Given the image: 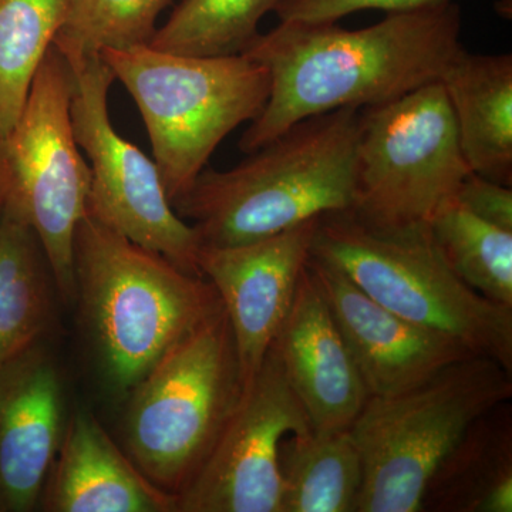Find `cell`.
Instances as JSON below:
<instances>
[{"instance_id":"44dd1931","label":"cell","mask_w":512,"mask_h":512,"mask_svg":"<svg viewBox=\"0 0 512 512\" xmlns=\"http://www.w3.org/2000/svg\"><path fill=\"white\" fill-rule=\"evenodd\" d=\"M67 6L69 0H0V140L19 119Z\"/></svg>"},{"instance_id":"8992f818","label":"cell","mask_w":512,"mask_h":512,"mask_svg":"<svg viewBox=\"0 0 512 512\" xmlns=\"http://www.w3.org/2000/svg\"><path fill=\"white\" fill-rule=\"evenodd\" d=\"M136 101L171 205L235 128L254 121L271 80L245 55L198 57L150 46L100 53Z\"/></svg>"},{"instance_id":"277c9868","label":"cell","mask_w":512,"mask_h":512,"mask_svg":"<svg viewBox=\"0 0 512 512\" xmlns=\"http://www.w3.org/2000/svg\"><path fill=\"white\" fill-rule=\"evenodd\" d=\"M311 255L400 318L512 373V306L464 284L444 261L430 228L382 231L350 210L330 212L320 217Z\"/></svg>"},{"instance_id":"4fadbf2b","label":"cell","mask_w":512,"mask_h":512,"mask_svg":"<svg viewBox=\"0 0 512 512\" xmlns=\"http://www.w3.org/2000/svg\"><path fill=\"white\" fill-rule=\"evenodd\" d=\"M306 265L369 397L406 392L451 363L476 356L453 339L420 328L373 301L335 266L312 255Z\"/></svg>"},{"instance_id":"5b68a950","label":"cell","mask_w":512,"mask_h":512,"mask_svg":"<svg viewBox=\"0 0 512 512\" xmlns=\"http://www.w3.org/2000/svg\"><path fill=\"white\" fill-rule=\"evenodd\" d=\"M511 373L484 356L389 397H369L349 427L363 483L356 512H420L431 478L474 421L510 402Z\"/></svg>"},{"instance_id":"4316f807","label":"cell","mask_w":512,"mask_h":512,"mask_svg":"<svg viewBox=\"0 0 512 512\" xmlns=\"http://www.w3.org/2000/svg\"><path fill=\"white\" fill-rule=\"evenodd\" d=\"M495 10L504 19L512 18V0H495Z\"/></svg>"},{"instance_id":"d4e9b609","label":"cell","mask_w":512,"mask_h":512,"mask_svg":"<svg viewBox=\"0 0 512 512\" xmlns=\"http://www.w3.org/2000/svg\"><path fill=\"white\" fill-rule=\"evenodd\" d=\"M448 2L453 0H278L274 13L279 22H338L360 10L407 12Z\"/></svg>"},{"instance_id":"52a82bcc","label":"cell","mask_w":512,"mask_h":512,"mask_svg":"<svg viewBox=\"0 0 512 512\" xmlns=\"http://www.w3.org/2000/svg\"><path fill=\"white\" fill-rule=\"evenodd\" d=\"M242 392L234 333L222 306L128 393V457L151 483L177 497L210 456Z\"/></svg>"},{"instance_id":"5bb4252c","label":"cell","mask_w":512,"mask_h":512,"mask_svg":"<svg viewBox=\"0 0 512 512\" xmlns=\"http://www.w3.org/2000/svg\"><path fill=\"white\" fill-rule=\"evenodd\" d=\"M64 427L62 377L43 342L0 365V512L36 507Z\"/></svg>"},{"instance_id":"7a4b0ae2","label":"cell","mask_w":512,"mask_h":512,"mask_svg":"<svg viewBox=\"0 0 512 512\" xmlns=\"http://www.w3.org/2000/svg\"><path fill=\"white\" fill-rule=\"evenodd\" d=\"M359 111L309 117L231 170L204 168L173 202L175 214L201 245L231 247L352 210Z\"/></svg>"},{"instance_id":"ac0fdd59","label":"cell","mask_w":512,"mask_h":512,"mask_svg":"<svg viewBox=\"0 0 512 512\" xmlns=\"http://www.w3.org/2000/svg\"><path fill=\"white\" fill-rule=\"evenodd\" d=\"M423 511H512L510 403L474 421L431 478Z\"/></svg>"},{"instance_id":"7402d4cb","label":"cell","mask_w":512,"mask_h":512,"mask_svg":"<svg viewBox=\"0 0 512 512\" xmlns=\"http://www.w3.org/2000/svg\"><path fill=\"white\" fill-rule=\"evenodd\" d=\"M431 237L444 261L471 289L512 306V232L488 224L457 201L439 212Z\"/></svg>"},{"instance_id":"7c38bea8","label":"cell","mask_w":512,"mask_h":512,"mask_svg":"<svg viewBox=\"0 0 512 512\" xmlns=\"http://www.w3.org/2000/svg\"><path fill=\"white\" fill-rule=\"evenodd\" d=\"M319 220L247 244L201 245L198 251V271L220 295L234 333L244 392L291 308Z\"/></svg>"},{"instance_id":"e0dca14e","label":"cell","mask_w":512,"mask_h":512,"mask_svg":"<svg viewBox=\"0 0 512 512\" xmlns=\"http://www.w3.org/2000/svg\"><path fill=\"white\" fill-rule=\"evenodd\" d=\"M473 173L512 187V56L466 49L440 79Z\"/></svg>"},{"instance_id":"ba28073f","label":"cell","mask_w":512,"mask_h":512,"mask_svg":"<svg viewBox=\"0 0 512 512\" xmlns=\"http://www.w3.org/2000/svg\"><path fill=\"white\" fill-rule=\"evenodd\" d=\"M471 173L440 80L359 111L353 215L382 231L430 228Z\"/></svg>"},{"instance_id":"2e32d148","label":"cell","mask_w":512,"mask_h":512,"mask_svg":"<svg viewBox=\"0 0 512 512\" xmlns=\"http://www.w3.org/2000/svg\"><path fill=\"white\" fill-rule=\"evenodd\" d=\"M42 498L55 512H177V497L151 483L86 412L67 421Z\"/></svg>"},{"instance_id":"8fae6325","label":"cell","mask_w":512,"mask_h":512,"mask_svg":"<svg viewBox=\"0 0 512 512\" xmlns=\"http://www.w3.org/2000/svg\"><path fill=\"white\" fill-rule=\"evenodd\" d=\"M309 431L271 348L210 456L177 495V512H282L281 446Z\"/></svg>"},{"instance_id":"9c48e42d","label":"cell","mask_w":512,"mask_h":512,"mask_svg":"<svg viewBox=\"0 0 512 512\" xmlns=\"http://www.w3.org/2000/svg\"><path fill=\"white\" fill-rule=\"evenodd\" d=\"M70 97L69 63L52 45L18 121L0 140V212L36 232L64 302L76 301L73 239L92 184L74 138Z\"/></svg>"},{"instance_id":"ffe728a7","label":"cell","mask_w":512,"mask_h":512,"mask_svg":"<svg viewBox=\"0 0 512 512\" xmlns=\"http://www.w3.org/2000/svg\"><path fill=\"white\" fill-rule=\"evenodd\" d=\"M281 471L282 512H356L363 466L349 429L286 437Z\"/></svg>"},{"instance_id":"d6986e66","label":"cell","mask_w":512,"mask_h":512,"mask_svg":"<svg viewBox=\"0 0 512 512\" xmlns=\"http://www.w3.org/2000/svg\"><path fill=\"white\" fill-rule=\"evenodd\" d=\"M52 285L36 232L0 212V365L45 339L53 318Z\"/></svg>"},{"instance_id":"3957f363","label":"cell","mask_w":512,"mask_h":512,"mask_svg":"<svg viewBox=\"0 0 512 512\" xmlns=\"http://www.w3.org/2000/svg\"><path fill=\"white\" fill-rule=\"evenodd\" d=\"M73 258L76 301L104 379L120 396L222 309L204 276L130 241L92 212L77 224Z\"/></svg>"},{"instance_id":"603a6c76","label":"cell","mask_w":512,"mask_h":512,"mask_svg":"<svg viewBox=\"0 0 512 512\" xmlns=\"http://www.w3.org/2000/svg\"><path fill=\"white\" fill-rule=\"evenodd\" d=\"M278 0H183L150 47L181 56L242 55Z\"/></svg>"},{"instance_id":"6da1fadb","label":"cell","mask_w":512,"mask_h":512,"mask_svg":"<svg viewBox=\"0 0 512 512\" xmlns=\"http://www.w3.org/2000/svg\"><path fill=\"white\" fill-rule=\"evenodd\" d=\"M463 50L453 2L386 13L357 30L338 22H279L242 53L268 70L271 90L239 148L251 154L309 117L386 103L437 82Z\"/></svg>"},{"instance_id":"9a60e30c","label":"cell","mask_w":512,"mask_h":512,"mask_svg":"<svg viewBox=\"0 0 512 512\" xmlns=\"http://www.w3.org/2000/svg\"><path fill=\"white\" fill-rule=\"evenodd\" d=\"M271 348L312 430H348L369 393L308 265Z\"/></svg>"},{"instance_id":"cb8c5ba5","label":"cell","mask_w":512,"mask_h":512,"mask_svg":"<svg viewBox=\"0 0 512 512\" xmlns=\"http://www.w3.org/2000/svg\"><path fill=\"white\" fill-rule=\"evenodd\" d=\"M174 0H69L53 46L64 56L148 46Z\"/></svg>"},{"instance_id":"30bf717a","label":"cell","mask_w":512,"mask_h":512,"mask_svg":"<svg viewBox=\"0 0 512 512\" xmlns=\"http://www.w3.org/2000/svg\"><path fill=\"white\" fill-rule=\"evenodd\" d=\"M64 59L72 72L74 138L89 157L92 173L87 211L188 274L202 276L197 265L200 238L175 214L156 161L121 137L111 124L107 99L116 79L110 67L100 53Z\"/></svg>"},{"instance_id":"484cf974","label":"cell","mask_w":512,"mask_h":512,"mask_svg":"<svg viewBox=\"0 0 512 512\" xmlns=\"http://www.w3.org/2000/svg\"><path fill=\"white\" fill-rule=\"evenodd\" d=\"M457 202L480 220L512 232V187L471 171L460 185Z\"/></svg>"}]
</instances>
